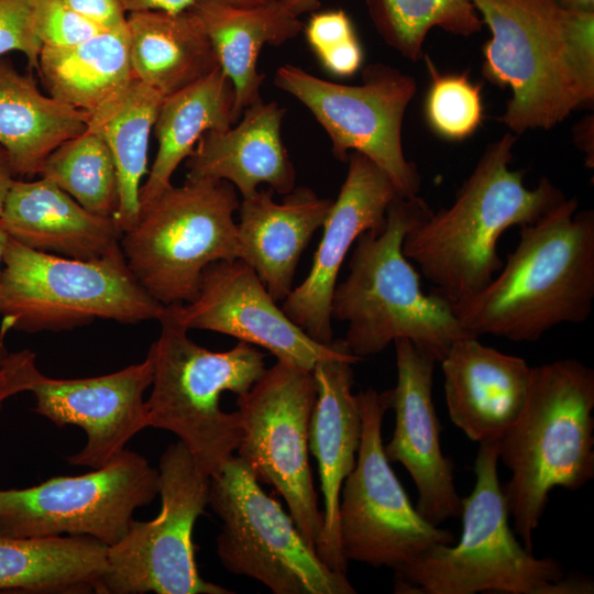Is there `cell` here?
<instances>
[{
  "instance_id": "20",
  "label": "cell",
  "mask_w": 594,
  "mask_h": 594,
  "mask_svg": "<svg viewBox=\"0 0 594 594\" xmlns=\"http://www.w3.org/2000/svg\"><path fill=\"white\" fill-rule=\"evenodd\" d=\"M440 363L452 422L472 441H498L525 407L531 367L473 336L457 340Z\"/></svg>"
},
{
  "instance_id": "42",
  "label": "cell",
  "mask_w": 594,
  "mask_h": 594,
  "mask_svg": "<svg viewBox=\"0 0 594 594\" xmlns=\"http://www.w3.org/2000/svg\"><path fill=\"white\" fill-rule=\"evenodd\" d=\"M16 179L10 156L6 148L0 145V212L6 199V196Z\"/></svg>"
},
{
  "instance_id": "2",
  "label": "cell",
  "mask_w": 594,
  "mask_h": 594,
  "mask_svg": "<svg viewBox=\"0 0 594 594\" xmlns=\"http://www.w3.org/2000/svg\"><path fill=\"white\" fill-rule=\"evenodd\" d=\"M491 31L483 74L513 96L501 121L550 129L594 97V12L558 0H471Z\"/></svg>"
},
{
  "instance_id": "37",
  "label": "cell",
  "mask_w": 594,
  "mask_h": 594,
  "mask_svg": "<svg viewBox=\"0 0 594 594\" xmlns=\"http://www.w3.org/2000/svg\"><path fill=\"white\" fill-rule=\"evenodd\" d=\"M10 322L2 318L0 326V410L7 399L30 392L42 373L36 366L35 354L30 350L11 352L6 346Z\"/></svg>"
},
{
  "instance_id": "5",
  "label": "cell",
  "mask_w": 594,
  "mask_h": 594,
  "mask_svg": "<svg viewBox=\"0 0 594 594\" xmlns=\"http://www.w3.org/2000/svg\"><path fill=\"white\" fill-rule=\"evenodd\" d=\"M594 371L575 359L531 367L517 421L497 441L512 472L504 493L514 531L532 552V534L554 487L576 491L594 476Z\"/></svg>"
},
{
  "instance_id": "41",
  "label": "cell",
  "mask_w": 594,
  "mask_h": 594,
  "mask_svg": "<svg viewBox=\"0 0 594 594\" xmlns=\"http://www.w3.org/2000/svg\"><path fill=\"white\" fill-rule=\"evenodd\" d=\"M127 14L142 11L178 13L188 10L197 0H119Z\"/></svg>"
},
{
  "instance_id": "16",
  "label": "cell",
  "mask_w": 594,
  "mask_h": 594,
  "mask_svg": "<svg viewBox=\"0 0 594 594\" xmlns=\"http://www.w3.org/2000/svg\"><path fill=\"white\" fill-rule=\"evenodd\" d=\"M161 318L187 331L200 329L234 337L308 371L328 359L361 360L343 340L324 344L309 337L240 258L208 265L197 296L189 302L166 306Z\"/></svg>"
},
{
  "instance_id": "43",
  "label": "cell",
  "mask_w": 594,
  "mask_h": 594,
  "mask_svg": "<svg viewBox=\"0 0 594 594\" xmlns=\"http://www.w3.org/2000/svg\"><path fill=\"white\" fill-rule=\"evenodd\" d=\"M294 14L300 15L304 12L311 11L319 6L320 0H279Z\"/></svg>"
},
{
  "instance_id": "11",
  "label": "cell",
  "mask_w": 594,
  "mask_h": 594,
  "mask_svg": "<svg viewBox=\"0 0 594 594\" xmlns=\"http://www.w3.org/2000/svg\"><path fill=\"white\" fill-rule=\"evenodd\" d=\"M158 515L132 520L107 549L99 594H231L202 579L193 542L196 520L208 505L210 477L201 473L179 441L160 458Z\"/></svg>"
},
{
  "instance_id": "12",
  "label": "cell",
  "mask_w": 594,
  "mask_h": 594,
  "mask_svg": "<svg viewBox=\"0 0 594 594\" xmlns=\"http://www.w3.org/2000/svg\"><path fill=\"white\" fill-rule=\"evenodd\" d=\"M362 431L354 469L340 493L338 529L349 561L395 572L438 544H453L451 531L428 521L414 507L389 465L382 439L388 409L385 393L356 394Z\"/></svg>"
},
{
  "instance_id": "26",
  "label": "cell",
  "mask_w": 594,
  "mask_h": 594,
  "mask_svg": "<svg viewBox=\"0 0 594 594\" xmlns=\"http://www.w3.org/2000/svg\"><path fill=\"white\" fill-rule=\"evenodd\" d=\"M89 114L43 94L32 73L0 57V145L16 177L38 175L64 141L87 130Z\"/></svg>"
},
{
  "instance_id": "28",
  "label": "cell",
  "mask_w": 594,
  "mask_h": 594,
  "mask_svg": "<svg viewBox=\"0 0 594 594\" xmlns=\"http://www.w3.org/2000/svg\"><path fill=\"white\" fill-rule=\"evenodd\" d=\"M107 549L87 536H0V592L99 594Z\"/></svg>"
},
{
  "instance_id": "24",
  "label": "cell",
  "mask_w": 594,
  "mask_h": 594,
  "mask_svg": "<svg viewBox=\"0 0 594 594\" xmlns=\"http://www.w3.org/2000/svg\"><path fill=\"white\" fill-rule=\"evenodd\" d=\"M0 222L10 238L30 249L79 260L106 255L122 235L113 218L89 212L42 177L13 182Z\"/></svg>"
},
{
  "instance_id": "45",
  "label": "cell",
  "mask_w": 594,
  "mask_h": 594,
  "mask_svg": "<svg viewBox=\"0 0 594 594\" xmlns=\"http://www.w3.org/2000/svg\"><path fill=\"white\" fill-rule=\"evenodd\" d=\"M217 1H220L229 6H233V7L249 8V7L263 4L270 0H217Z\"/></svg>"
},
{
  "instance_id": "25",
  "label": "cell",
  "mask_w": 594,
  "mask_h": 594,
  "mask_svg": "<svg viewBox=\"0 0 594 594\" xmlns=\"http://www.w3.org/2000/svg\"><path fill=\"white\" fill-rule=\"evenodd\" d=\"M189 10L200 22L219 67L233 85L237 122L246 108L263 101L260 89L264 75L257 72L262 47L288 42L301 31L302 23L279 0L249 8L197 0Z\"/></svg>"
},
{
  "instance_id": "14",
  "label": "cell",
  "mask_w": 594,
  "mask_h": 594,
  "mask_svg": "<svg viewBox=\"0 0 594 594\" xmlns=\"http://www.w3.org/2000/svg\"><path fill=\"white\" fill-rule=\"evenodd\" d=\"M158 494V469L125 449L92 472L0 491V536H87L110 547L125 535L133 513Z\"/></svg>"
},
{
  "instance_id": "18",
  "label": "cell",
  "mask_w": 594,
  "mask_h": 594,
  "mask_svg": "<svg viewBox=\"0 0 594 594\" xmlns=\"http://www.w3.org/2000/svg\"><path fill=\"white\" fill-rule=\"evenodd\" d=\"M346 177L322 226L323 235L306 278L283 300L284 312L309 337L333 342L331 299L351 246L366 231H381L389 205L399 196L393 182L370 158L353 152Z\"/></svg>"
},
{
  "instance_id": "4",
  "label": "cell",
  "mask_w": 594,
  "mask_h": 594,
  "mask_svg": "<svg viewBox=\"0 0 594 594\" xmlns=\"http://www.w3.org/2000/svg\"><path fill=\"white\" fill-rule=\"evenodd\" d=\"M430 212L418 196L398 197L387 209L384 229L363 232L354 243L349 274L336 285L330 314L346 322L343 341L359 359L407 339L441 362L457 340L470 336L449 301L422 292L418 272L403 253L408 230Z\"/></svg>"
},
{
  "instance_id": "40",
  "label": "cell",
  "mask_w": 594,
  "mask_h": 594,
  "mask_svg": "<svg viewBox=\"0 0 594 594\" xmlns=\"http://www.w3.org/2000/svg\"><path fill=\"white\" fill-rule=\"evenodd\" d=\"M73 10L108 30L125 23L127 13L119 0H64Z\"/></svg>"
},
{
  "instance_id": "21",
  "label": "cell",
  "mask_w": 594,
  "mask_h": 594,
  "mask_svg": "<svg viewBox=\"0 0 594 594\" xmlns=\"http://www.w3.org/2000/svg\"><path fill=\"white\" fill-rule=\"evenodd\" d=\"M358 359H328L312 369L317 389L309 425V451L318 463L323 495V526L316 552L331 570L346 572L338 529L342 485L355 466L362 420L352 393V365Z\"/></svg>"
},
{
  "instance_id": "17",
  "label": "cell",
  "mask_w": 594,
  "mask_h": 594,
  "mask_svg": "<svg viewBox=\"0 0 594 594\" xmlns=\"http://www.w3.org/2000/svg\"><path fill=\"white\" fill-rule=\"evenodd\" d=\"M152 380L153 365L147 355L138 364L100 376L53 378L42 374L30 389L35 398L33 411L57 427H80L87 442L78 453L67 457V462L100 469L150 427L144 394Z\"/></svg>"
},
{
  "instance_id": "29",
  "label": "cell",
  "mask_w": 594,
  "mask_h": 594,
  "mask_svg": "<svg viewBox=\"0 0 594 594\" xmlns=\"http://www.w3.org/2000/svg\"><path fill=\"white\" fill-rule=\"evenodd\" d=\"M233 85L220 67L163 98L153 128L158 147L140 189L141 208L172 186L175 170L204 133L233 125Z\"/></svg>"
},
{
  "instance_id": "19",
  "label": "cell",
  "mask_w": 594,
  "mask_h": 594,
  "mask_svg": "<svg viewBox=\"0 0 594 594\" xmlns=\"http://www.w3.org/2000/svg\"><path fill=\"white\" fill-rule=\"evenodd\" d=\"M394 344L397 382L384 393L395 413V428L383 449L389 463H400L415 482L416 509L438 526L461 516L462 498L454 486L452 461L440 444L441 427L432 400L437 362L407 339Z\"/></svg>"
},
{
  "instance_id": "34",
  "label": "cell",
  "mask_w": 594,
  "mask_h": 594,
  "mask_svg": "<svg viewBox=\"0 0 594 594\" xmlns=\"http://www.w3.org/2000/svg\"><path fill=\"white\" fill-rule=\"evenodd\" d=\"M432 77L426 99L427 120L439 135L462 140L471 135L482 120L480 87L466 74H439L429 58Z\"/></svg>"
},
{
  "instance_id": "31",
  "label": "cell",
  "mask_w": 594,
  "mask_h": 594,
  "mask_svg": "<svg viewBox=\"0 0 594 594\" xmlns=\"http://www.w3.org/2000/svg\"><path fill=\"white\" fill-rule=\"evenodd\" d=\"M163 98L156 89L134 78L119 97L89 114L87 128L105 141L114 161L119 204L113 219L122 233L140 216L148 141Z\"/></svg>"
},
{
  "instance_id": "13",
  "label": "cell",
  "mask_w": 594,
  "mask_h": 594,
  "mask_svg": "<svg viewBox=\"0 0 594 594\" xmlns=\"http://www.w3.org/2000/svg\"><path fill=\"white\" fill-rule=\"evenodd\" d=\"M317 389L311 371L277 360L237 396L242 438L237 457L271 485L316 550L323 518L309 462V425Z\"/></svg>"
},
{
  "instance_id": "1",
  "label": "cell",
  "mask_w": 594,
  "mask_h": 594,
  "mask_svg": "<svg viewBox=\"0 0 594 594\" xmlns=\"http://www.w3.org/2000/svg\"><path fill=\"white\" fill-rule=\"evenodd\" d=\"M564 199L520 227L519 241L495 277L452 306L463 330L535 342L550 329L585 322L594 302V212Z\"/></svg>"
},
{
  "instance_id": "38",
  "label": "cell",
  "mask_w": 594,
  "mask_h": 594,
  "mask_svg": "<svg viewBox=\"0 0 594 594\" xmlns=\"http://www.w3.org/2000/svg\"><path fill=\"white\" fill-rule=\"evenodd\" d=\"M305 33L316 55L355 36L349 16L342 10L314 14L305 28Z\"/></svg>"
},
{
  "instance_id": "33",
  "label": "cell",
  "mask_w": 594,
  "mask_h": 594,
  "mask_svg": "<svg viewBox=\"0 0 594 594\" xmlns=\"http://www.w3.org/2000/svg\"><path fill=\"white\" fill-rule=\"evenodd\" d=\"M376 21L386 41L405 56H421L432 28L470 35L481 29L471 0H376Z\"/></svg>"
},
{
  "instance_id": "27",
  "label": "cell",
  "mask_w": 594,
  "mask_h": 594,
  "mask_svg": "<svg viewBox=\"0 0 594 594\" xmlns=\"http://www.w3.org/2000/svg\"><path fill=\"white\" fill-rule=\"evenodd\" d=\"M125 26L134 78L164 97L219 67L200 22L189 9L129 13Z\"/></svg>"
},
{
  "instance_id": "9",
  "label": "cell",
  "mask_w": 594,
  "mask_h": 594,
  "mask_svg": "<svg viewBox=\"0 0 594 594\" xmlns=\"http://www.w3.org/2000/svg\"><path fill=\"white\" fill-rule=\"evenodd\" d=\"M237 189L228 182L186 179L141 208L120 238L139 284L162 305L191 301L205 268L242 257L234 212Z\"/></svg>"
},
{
  "instance_id": "36",
  "label": "cell",
  "mask_w": 594,
  "mask_h": 594,
  "mask_svg": "<svg viewBox=\"0 0 594 594\" xmlns=\"http://www.w3.org/2000/svg\"><path fill=\"white\" fill-rule=\"evenodd\" d=\"M37 0H0V57L16 51L25 56L30 73L38 69L42 43L34 28Z\"/></svg>"
},
{
  "instance_id": "46",
  "label": "cell",
  "mask_w": 594,
  "mask_h": 594,
  "mask_svg": "<svg viewBox=\"0 0 594 594\" xmlns=\"http://www.w3.org/2000/svg\"><path fill=\"white\" fill-rule=\"evenodd\" d=\"M8 239H9V235L7 234V232L4 231L0 222V316H1V270H2L1 265L3 261V253H4Z\"/></svg>"
},
{
  "instance_id": "6",
  "label": "cell",
  "mask_w": 594,
  "mask_h": 594,
  "mask_svg": "<svg viewBox=\"0 0 594 594\" xmlns=\"http://www.w3.org/2000/svg\"><path fill=\"white\" fill-rule=\"evenodd\" d=\"M497 441L480 443L475 484L462 498V535L409 561L396 575L395 592L424 594H588L593 582L565 579L556 559L536 558L508 522L497 474Z\"/></svg>"
},
{
  "instance_id": "32",
  "label": "cell",
  "mask_w": 594,
  "mask_h": 594,
  "mask_svg": "<svg viewBox=\"0 0 594 594\" xmlns=\"http://www.w3.org/2000/svg\"><path fill=\"white\" fill-rule=\"evenodd\" d=\"M38 176L54 183L89 212L114 218L118 176L112 154L94 131L64 141L45 160Z\"/></svg>"
},
{
  "instance_id": "15",
  "label": "cell",
  "mask_w": 594,
  "mask_h": 594,
  "mask_svg": "<svg viewBox=\"0 0 594 594\" xmlns=\"http://www.w3.org/2000/svg\"><path fill=\"white\" fill-rule=\"evenodd\" d=\"M274 80L309 109L338 160L348 161L349 151L363 154L387 174L400 197L418 196L420 175L402 146L403 118L416 91L410 76L371 65L364 69L362 85L349 86L284 65Z\"/></svg>"
},
{
  "instance_id": "7",
  "label": "cell",
  "mask_w": 594,
  "mask_h": 594,
  "mask_svg": "<svg viewBox=\"0 0 594 594\" xmlns=\"http://www.w3.org/2000/svg\"><path fill=\"white\" fill-rule=\"evenodd\" d=\"M158 321L160 336L147 352L153 365L145 400L148 425L174 433L210 477L235 455L242 438L239 411H223L220 397L248 392L266 370L265 354L241 341L230 350L211 351L187 330Z\"/></svg>"
},
{
  "instance_id": "39",
  "label": "cell",
  "mask_w": 594,
  "mask_h": 594,
  "mask_svg": "<svg viewBox=\"0 0 594 594\" xmlns=\"http://www.w3.org/2000/svg\"><path fill=\"white\" fill-rule=\"evenodd\" d=\"M317 56L324 69L341 77L353 75L360 68L363 59L362 48L355 36Z\"/></svg>"
},
{
  "instance_id": "30",
  "label": "cell",
  "mask_w": 594,
  "mask_h": 594,
  "mask_svg": "<svg viewBox=\"0 0 594 594\" xmlns=\"http://www.w3.org/2000/svg\"><path fill=\"white\" fill-rule=\"evenodd\" d=\"M54 99L91 114L134 79L125 23L70 47H42L36 72Z\"/></svg>"
},
{
  "instance_id": "22",
  "label": "cell",
  "mask_w": 594,
  "mask_h": 594,
  "mask_svg": "<svg viewBox=\"0 0 594 594\" xmlns=\"http://www.w3.org/2000/svg\"><path fill=\"white\" fill-rule=\"evenodd\" d=\"M286 109L276 102L250 106L235 127L202 134L186 158V179L230 183L251 197L261 184L282 195L295 188L296 174L282 140Z\"/></svg>"
},
{
  "instance_id": "44",
  "label": "cell",
  "mask_w": 594,
  "mask_h": 594,
  "mask_svg": "<svg viewBox=\"0 0 594 594\" xmlns=\"http://www.w3.org/2000/svg\"><path fill=\"white\" fill-rule=\"evenodd\" d=\"M558 1L562 6L572 8V9L593 11V8H594V0H558Z\"/></svg>"
},
{
  "instance_id": "35",
  "label": "cell",
  "mask_w": 594,
  "mask_h": 594,
  "mask_svg": "<svg viewBox=\"0 0 594 594\" xmlns=\"http://www.w3.org/2000/svg\"><path fill=\"white\" fill-rule=\"evenodd\" d=\"M34 28L43 47H70L106 29L73 10L64 0H37Z\"/></svg>"
},
{
  "instance_id": "3",
  "label": "cell",
  "mask_w": 594,
  "mask_h": 594,
  "mask_svg": "<svg viewBox=\"0 0 594 594\" xmlns=\"http://www.w3.org/2000/svg\"><path fill=\"white\" fill-rule=\"evenodd\" d=\"M515 140L505 134L488 145L452 205L431 211L404 238V255L451 306L480 293L499 272L497 242L507 229L538 221L565 199L547 178L525 187L524 172L509 168Z\"/></svg>"
},
{
  "instance_id": "8",
  "label": "cell",
  "mask_w": 594,
  "mask_h": 594,
  "mask_svg": "<svg viewBox=\"0 0 594 594\" xmlns=\"http://www.w3.org/2000/svg\"><path fill=\"white\" fill-rule=\"evenodd\" d=\"M165 306L130 271L120 242L106 255L79 260L30 249L9 237L1 270V317L11 330L61 332L96 319L158 320Z\"/></svg>"
},
{
  "instance_id": "10",
  "label": "cell",
  "mask_w": 594,
  "mask_h": 594,
  "mask_svg": "<svg viewBox=\"0 0 594 594\" xmlns=\"http://www.w3.org/2000/svg\"><path fill=\"white\" fill-rule=\"evenodd\" d=\"M208 505L221 519L217 554L226 570L274 594H354L345 573L331 570L240 458L210 476Z\"/></svg>"
},
{
  "instance_id": "23",
  "label": "cell",
  "mask_w": 594,
  "mask_h": 594,
  "mask_svg": "<svg viewBox=\"0 0 594 594\" xmlns=\"http://www.w3.org/2000/svg\"><path fill=\"white\" fill-rule=\"evenodd\" d=\"M273 190H257L239 206L238 237L242 257L274 300L293 289L296 267L314 233L323 226L332 199L307 187L294 188L282 202Z\"/></svg>"
}]
</instances>
